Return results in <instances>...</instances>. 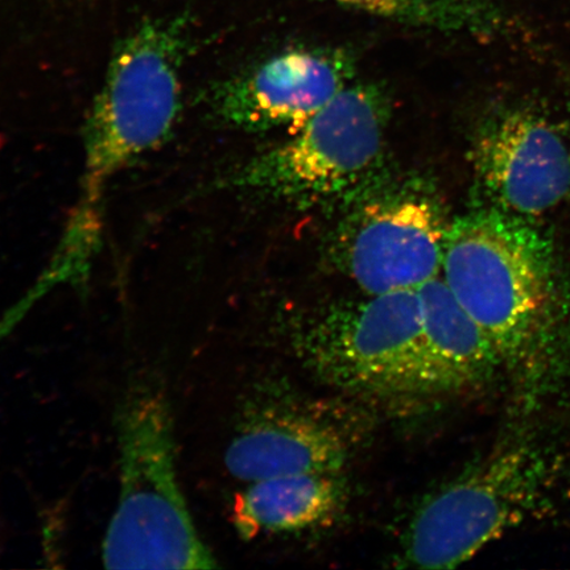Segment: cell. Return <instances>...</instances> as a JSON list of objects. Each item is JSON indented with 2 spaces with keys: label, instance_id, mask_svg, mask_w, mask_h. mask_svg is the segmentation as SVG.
I'll return each mask as SVG.
<instances>
[{
  "label": "cell",
  "instance_id": "obj_1",
  "mask_svg": "<svg viewBox=\"0 0 570 570\" xmlns=\"http://www.w3.org/2000/svg\"><path fill=\"white\" fill-rule=\"evenodd\" d=\"M489 206L449 224L441 279L493 344L520 411L570 387V279L550 235Z\"/></svg>",
  "mask_w": 570,
  "mask_h": 570
},
{
  "label": "cell",
  "instance_id": "obj_5",
  "mask_svg": "<svg viewBox=\"0 0 570 570\" xmlns=\"http://www.w3.org/2000/svg\"><path fill=\"white\" fill-rule=\"evenodd\" d=\"M390 117L382 88L352 83L294 137L235 170L226 187L295 205L347 202L381 167Z\"/></svg>",
  "mask_w": 570,
  "mask_h": 570
},
{
  "label": "cell",
  "instance_id": "obj_9",
  "mask_svg": "<svg viewBox=\"0 0 570 570\" xmlns=\"http://www.w3.org/2000/svg\"><path fill=\"white\" fill-rule=\"evenodd\" d=\"M355 78L352 56L338 49H292L218 85L209 106L220 124L258 132H292L334 101Z\"/></svg>",
  "mask_w": 570,
  "mask_h": 570
},
{
  "label": "cell",
  "instance_id": "obj_6",
  "mask_svg": "<svg viewBox=\"0 0 570 570\" xmlns=\"http://www.w3.org/2000/svg\"><path fill=\"white\" fill-rule=\"evenodd\" d=\"M297 347L332 386L382 397L428 395L417 291L332 305L302 327Z\"/></svg>",
  "mask_w": 570,
  "mask_h": 570
},
{
  "label": "cell",
  "instance_id": "obj_4",
  "mask_svg": "<svg viewBox=\"0 0 570 570\" xmlns=\"http://www.w3.org/2000/svg\"><path fill=\"white\" fill-rule=\"evenodd\" d=\"M119 499L102 544L106 569H213L177 480L173 405L156 370H139L119 399Z\"/></svg>",
  "mask_w": 570,
  "mask_h": 570
},
{
  "label": "cell",
  "instance_id": "obj_13",
  "mask_svg": "<svg viewBox=\"0 0 570 570\" xmlns=\"http://www.w3.org/2000/svg\"><path fill=\"white\" fill-rule=\"evenodd\" d=\"M348 9L439 32L490 38L502 28L495 0H334Z\"/></svg>",
  "mask_w": 570,
  "mask_h": 570
},
{
  "label": "cell",
  "instance_id": "obj_3",
  "mask_svg": "<svg viewBox=\"0 0 570 570\" xmlns=\"http://www.w3.org/2000/svg\"><path fill=\"white\" fill-rule=\"evenodd\" d=\"M567 497V449L538 432L514 433L419 505L402 560L413 568L453 569L503 534L552 517Z\"/></svg>",
  "mask_w": 570,
  "mask_h": 570
},
{
  "label": "cell",
  "instance_id": "obj_10",
  "mask_svg": "<svg viewBox=\"0 0 570 570\" xmlns=\"http://www.w3.org/2000/svg\"><path fill=\"white\" fill-rule=\"evenodd\" d=\"M345 426L315 412L271 410L244 426L227 448L225 463L235 479L342 473L352 458Z\"/></svg>",
  "mask_w": 570,
  "mask_h": 570
},
{
  "label": "cell",
  "instance_id": "obj_11",
  "mask_svg": "<svg viewBox=\"0 0 570 570\" xmlns=\"http://www.w3.org/2000/svg\"><path fill=\"white\" fill-rule=\"evenodd\" d=\"M428 395L487 386L502 372L493 344L441 277L417 289Z\"/></svg>",
  "mask_w": 570,
  "mask_h": 570
},
{
  "label": "cell",
  "instance_id": "obj_7",
  "mask_svg": "<svg viewBox=\"0 0 570 570\" xmlns=\"http://www.w3.org/2000/svg\"><path fill=\"white\" fill-rule=\"evenodd\" d=\"M348 199L331 254L365 295L417 291L441 276L449 224L436 199L413 188L377 191L370 184Z\"/></svg>",
  "mask_w": 570,
  "mask_h": 570
},
{
  "label": "cell",
  "instance_id": "obj_12",
  "mask_svg": "<svg viewBox=\"0 0 570 570\" xmlns=\"http://www.w3.org/2000/svg\"><path fill=\"white\" fill-rule=\"evenodd\" d=\"M342 473H305L249 482L235 499L233 524L239 537L296 532L326 525L345 509Z\"/></svg>",
  "mask_w": 570,
  "mask_h": 570
},
{
  "label": "cell",
  "instance_id": "obj_2",
  "mask_svg": "<svg viewBox=\"0 0 570 570\" xmlns=\"http://www.w3.org/2000/svg\"><path fill=\"white\" fill-rule=\"evenodd\" d=\"M180 21H146L114 53L85 126V175L51 262L21 297L27 308L59 287L83 292L101 247L105 196L119 170L168 138L181 107Z\"/></svg>",
  "mask_w": 570,
  "mask_h": 570
},
{
  "label": "cell",
  "instance_id": "obj_8",
  "mask_svg": "<svg viewBox=\"0 0 570 570\" xmlns=\"http://www.w3.org/2000/svg\"><path fill=\"white\" fill-rule=\"evenodd\" d=\"M475 175L494 208L534 219L570 197V132L538 106L504 107L473 146Z\"/></svg>",
  "mask_w": 570,
  "mask_h": 570
}]
</instances>
